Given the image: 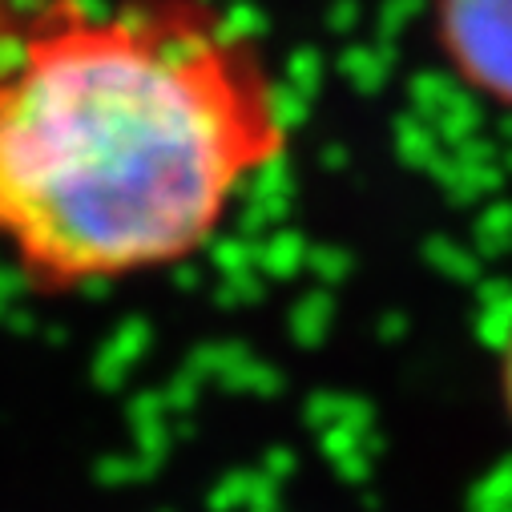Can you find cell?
Returning a JSON list of instances; mask_svg holds the SVG:
<instances>
[{"instance_id":"cell-1","label":"cell","mask_w":512,"mask_h":512,"mask_svg":"<svg viewBox=\"0 0 512 512\" xmlns=\"http://www.w3.org/2000/svg\"><path fill=\"white\" fill-rule=\"evenodd\" d=\"M291 150L267 49L210 0H0V259L45 299L174 271Z\"/></svg>"},{"instance_id":"cell-2","label":"cell","mask_w":512,"mask_h":512,"mask_svg":"<svg viewBox=\"0 0 512 512\" xmlns=\"http://www.w3.org/2000/svg\"><path fill=\"white\" fill-rule=\"evenodd\" d=\"M432 41L468 93L512 109V0H432Z\"/></svg>"},{"instance_id":"cell-3","label":"cell","mask_w":512,"mask_h":512,"mask_svg":"<svg viewBox=\"0 0 512 512\" xmlns=\"http://www.w3.org/2000/svg\"><path fill=\"white\" fill-rule=\"evenodd\" d=\"M496 396H500V408H504V420L512 428V323L500 339V351H496Z\"/></svg>"}]
</instances>
